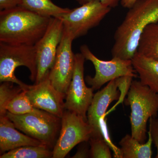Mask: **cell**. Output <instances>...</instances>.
<instances>
[{
    "instance_id": "cell-11",
    "label": "cell",
    "mask_w": 158,
    "mask_h": 158,
    "mask_svg": "<svg viewBox=\"0 0 158 158\" xmlns=\"http://www.w3.org/2000/svg\"><path fill=\"white\" fill-rule=\"evenodd\" d=\"M74 40L69 31L64 27L55 62L49 73V78L54 88L65 96L74 69L75 54L72 48Z\"/></svg>"
},
{
    "instance_id": "cell-19",
    "label": "cell",
    "mask_w": 158,
    "mask_h": 158,
    "mask_svg": "<svg viewBox=\"0 0 158 158\" xmlns=\"http://www.w3.org/2000/svg\"><path fill=\"white\" fill-rule=\"evenodd\" d=\"M53 150L45 145L24 146L2 154L1 158H52Z\"/></svg>"
},
{
    "instance_id": "cell-15",
    "label": "cell",
    "mask_w": 158,
    "mask_h": 158,
    "mask_svg": "<svg viewBox=\"0 0 158 158\" xmlns=\"http://www.w3.org/2000/svg\"><path fill=\"white\" fill-rule=\"evenodd\" d=\"M131 60L141 83L158 94V60L148 58L138 52Z\"/></svg>"
},
{
    "instance_id": "cell-1",
    "label": "cell",
    "mask_w": 158,
    "mask_h": 158,
    "mask_svg": "<svg viewBox=\"0 0 158 158\" xmlns=\"http://www.w3.org/2000/svg\"><path fill=\"white\" fill-rule=\"evenodd\" d=\"M158 22V0H138L129 9L116 29L112 57L131 60L138 52L141 35L147 26Z\"/></svg>"
},
{
    "instance_id": "cell-14",
    "label": "cell",
    "mask_w": 158,
    "mask_h": 158,
    "mask_svg": "<svg viewBox=\"0 0 158 158\" xmlns=\"http://www.w3.org/2000/svg\"><path fill=\"white\" fill-rule=\"evenodd\" d=\"M16 128L6 114L0 116L1 154L22 146L44 145L37 139L20 132Z\"/></svg>"
},
{
    "instance_id": "cell-27",
    "label": "cell",
    "mask_w": 158,
    "mask_h": 158,
    "mask_svg": "<svg viewBox=\"0 0 158 158\" xmlns=\"http://www.w3.org/2000/svg\"><path fill=\"white\" fill-rule=\"evenodd\" d=\"M138 0H121L120 4L121 6L126 9H130Z\"/></svg>"
},
{
    "instance_id": "cell-7",
    "label": "cell",
    "mask_w": 158,
    "mask_h": 158,
    "mask_svg": "<svg viewBox=\"0 0 158 158\" xmlns=\"http://www.w3.org/2000/svg\"><path fill=\"white\" fill-rule=\"evenodd\" d=\"M61 127L53 149V158L65 157L77 144L89 141L92 134L90 126L83 117L68 110H64Z\"/></svg>"
},
{
    "instance_id": "cell-9",
    "label": "cell",
    "mask_w": 158,
    "mask_h": 158,
    "mask_svg": "<svg viewBox=\"0 0 158 158\" xmlns=\"http://www.w3.org/2000/svg\"><path fill=\"white\" fill-rule=\"evenodd\" d=\"M85 59L81 53L75 54V65L72 79L65 94V110L81 116L87 121V112L94 94L92 88L85 85L84 63Z\"/></svg>"
},
{
    "instance_id": "cell-20",
    "label": "cell",
    "mask_w": 158,
    "mask_h": 158,
    "mask_svg": "<svg viewBox=\"0 0 158 158\" xmlns=\"http://www.w3.org/2000/svg\"><path fill=\"white\" fill-rule=\"evenodd\" d=\"M7 112L15 115H23L27 113L44 114L46 111L34 107L26 94L25 90H23L15 95L6 105Z\"/></svg>"
},
{
    "instance_id": "cell-21",
    "label": "cell",
    "mask_w": 158,
    "mask_h": 158,
    "mask_svg": "<svg viewBox=\"0 0 158 158\" xmlns=\"http://www.w3.org/2000/svg\"><path fill=\"white\" fill-rule=\"evenodd\" d=\"M89 141L90 145V158H112L110 150L111 147L104 137H91Z\"/></svg>"
},
{
    "instance_id": "cell-25",
    "label": "cell",
    "mask_w": 158,
    "mask_h": 158,
    "mask_svg": "<svg viewBox=\"0 0 158 158\" xmlns=\"http://www.w3.org/2000/svg\"><path fill=\"white\" fill-rule=\"evenodd\" d=\"M21 0H0V11L19 6Z\"/></svg>"
},
{
    "instance_id": "cell-6",
    "label": "cell",
    "mask_w": 158,
    "mask_h": 158,
    "mask_svg": "<svg viewBox=\"0 0 158 158\" xmlns=\"http://www.w3.org/2000/svg\"><path fill=\"white\" fill-rule=\"evenodd\" d=\"M111 9L98 1H91L57 18L62 21L64 27L75 39L85 36L90 29L98 26Z\"/></svg>"
},
{
    "instance_id": "cell-12",
    "label": "cell",
    "mask_w": 158,
    "mask_h": 158,
    "mask_svg": "<svg viewBox=\"0 0 158 158\" xmlns=\"http://www.w3.org/2000/svg\"><path fill=\"white\" fill-rule=\"evenodd\" d=\"M120 90L118 78L110 81L94 94L87 112V122L92 131L90 138H105L102 120L110 104L121 97Z\"/></svg>"
},
{
    "instance_id": "cell-2",
    "label": "cell",
    "mask_w": 158,
    "mask_h": 158,
    "mask_svg": "<svg viewBox=\"0 0 158 158\" xmlns=\"http://www.w3.org/2000/svg\"><path fill=\"white\" fill-rule=\"evenodd\" d=\"M52 18L20 6L0 11V42L35 45L45 34Z\"/></svg>"
},
{
    "instance_id": "cell-17",
    "label": "cell",
    "mask_w": 158,
    "mask_h": 158,
    "mask_svg": "<svg viewBox=\"0 0 158 158\" xmlns=\"http://www.w3.org/2000/svg\"><path fill=\"white\" fill-rule=\"evenodd\" d=\"M19 6L48 17L57 18L71 10L59 7L51 0H21Z\"/></svg>"
},
{
    "instance_id": "cell-8",
    "label": "cell",
    "mask_w": 158,
    "mask_h": 158,
    "mask_svg": "<svg viewBox=\"0 0 158 158\" xmlns=\"http://www.w3.org/2000/svg\"><path fill=\"white\" fill-rule=\"evenodd\" d=\"M80 51L85 59L92 62L95 68L94 76H88L86 78V82L94 90H98L107 82L120 77H137L131 60L116 57H113L110 61L101 60L85 44L81 46Z\"/></svg>"
},
{
    "instance_id": "cell-4",
    "label": "cell",
    "mask_w": 158,
    "mask_h": 158,
    "mask_svg": "<svg viewBox=\"0 0 158 158\" xmlns=\"http://www.w3.org/2000/svg\"><path fill=\"white\" fill-rule=\"evenodd\" d=\"M20 66L28 69L30 79L35 82L37 67L35 45L0 42V81L15 83L24 90H27L29 85L19 80L15 74L16 68Z\"/></svg>"
},
{
    "instance_id": "cell-16",
    "label": "cell",
    "mask_w": 158,
    "mask_h": 158,
    "mask_svg": "<svg viewBox=\"0 0 158 158\" xmlns=\"http://www.w3.org/2000/svg\"><path fill=\"white\" fill-rule=\"evenodd\" d=\"M147 141L139 142L131 135H127L119 141L120 158H151L152 155V139L149 132Z\"/></svg>"
},
{
    "instance_id": "cell-23",
    "label": "cell",
    "mask_w": 158,
    "mask_h": 158,
    "mask_svg": "<svg viewBox=\"0 0 158 158\" xmlns=\"http://www.w3.org/2000/svg\"><path fill=\"white\" fill-rule=\"evenodd\" d=\"M153 143L156 148L157 154L155 158H158V117H151L149 119V131Z\"/></svg>"
},
{
    "instance_id": "cell-24",
    "label": "cell",
    "mask_w": 158,
    "mask_h": 158,
    "mask_svg": "<svg viewBox=\"0 0 158 158\" xmlns=\"http://www.w3.org/2000/svg\"><path fill=\"white\" fill-rule=\"evenodd\" d=\"M80 5H83L86 3L93 1H97L100 2L105 6L112 8H115L118 6L121 0H75Z\"/></svg>"
},
{
    "instance_id": "cell-3",
    "label": "cell",
    "mask_w": 158,
    "mask_h": 158,
    "mask_svg": "<svg viewBox=\"0 0 158 158\" xmlns=\"http://www.w3.org/2000/svg\"><path fill=\"white\" fill-rule=\"evenodd\" d=\"M124 100L125 105L131 107V135L140 143H145L148 121L157 116L158 94L140 81H133Z\"/></svg>"
},
{
    "instance_id": "cell-5",
    "label": "cell",
    "mask_w": 158,
    "mask_h": 158,
    "mask_svg": "<svg viewBox=\"0 0 158 158\" xmlns=\"http://www.w3.org/2000/svg\"><path fill=\"white\" fill-rule=\"evenodd\" d=\"M6 115L17 129L50 148L52 147L61 124V118L48 112L15 115L7 112Z\"/></svg>"
},
{
    "instance_id": "cell-18",
    "label": "cell",
    "mask_w": 158,
    "mask_h": 158,
    "mask_svg": "<svg viewBox=\"0 0 158 158\" xmlns=\"http://www.w3.org/2000/svg\"><path fill=\"white\" fill-rule=\"evenodd\" d=\"M138 52L148 58L158 60V22L151 24L144 30Z\"/></svg>"
},
{
    "instance_id": "cell-26",
    "label": "cell",
    "mask_w": 158,
    "mask_h": 158,
    "mask_svg": "<svg viewBox=\"0 0 158 158\" xmlns=\"http://www.w3.org/2000/svg\"><path fill=\"white\" fill-rule=\"evenodd\" d=\"M90 157V150L87 146H84L80 148L76 153L73 156L74 158Z\"/></svg>"
},
{
    "instance_id": "cell-13",
    "label": "cell",
    "mask_w": 158,
    "mask_h": 158,
    "mask_svg": "<svg viewBox=\"0 0 158 158\" xmlns=\"http://www.w3.org/2000/svg\"><path fill=\"white\" fill-rule=\"evenodd\" d=\"M26 94L34 107L62 118L64 113L65 95L56 90L51 84L49 73L38 84L29 85Z\"/></svg>"
},
{
    "instance_id": "cell-10",
    "label": "cell",
    "mask_w": 158,
    "mask_h": 158,
    "mask_svg": "<svg viewBox=\"0 0 158 158\" xmlns=\"http://www.w3.org/2000/svg\"><path fill=\"white\" fill-rule=\"evenodd\" d=\"M63 29L62 21L57 18L52 17L45 34L34 45L37 67L35 84H38L43 80L53 66Z\"/></svg>"
},
{
    "instance_id": "cell-22",
    "label": "cell",
    "mask_w": 158,
    "mask_h": 158,
    "mask_svg": "<svg viewBox=\"0 0 158 158\" xmlns=\"http://www.w3.org/2000/svg\"><path fill=\"white\" fill-rule=\"evenodd\" d=\"M12 84L4 82L0 86V116L6 114V105L15 95L24 90L19 86L16 88L13 87Z\"/></svg>"
}]
</instances>
